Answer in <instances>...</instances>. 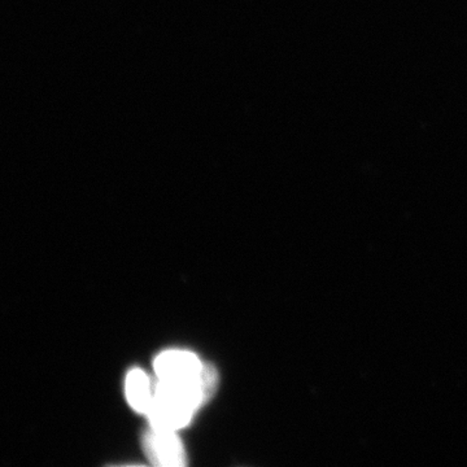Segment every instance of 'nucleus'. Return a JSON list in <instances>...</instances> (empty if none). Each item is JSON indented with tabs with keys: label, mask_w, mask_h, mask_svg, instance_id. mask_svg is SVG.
Instances as JSON below:
<instances>
[{
	"label": "nucleus",
	"mask_w": 467,
	"mask_h": 467,
	"mask_svg": "<svg viewBox=\"0 0 467 467\" xmlns=\"http://www.w3.org/2000/svg\"><path fill=\"white\" fill-rule=\"evenodd\" d=\"M153 367L159 380H184L201 376L205 364H202L195 353L171 349L159 355Z\"/></svg>",
	"instance_id": "3"
},
{
	"label": "nucleus",
	"mask_w": 467,
	"mask_h": 467,
	"mask_svg": "<svg viewBox=\"0 0 467 467\" xmlns=\"http://www.w3.org/2000/svg\"><path fill=\"white\" fill-rule=\"evenodd\" d=\"M126 399L129 404L140 413L149 414L152 407L155 389L152 391L150 378L140 368L129 371L125 382Z\"/></svg>",
	"instance_id": "4"
},
{
	"label": "nucleus",
	"mask_w": 467,
	"mask_h": 467,
	"mask_svg": "<svg viewBox=\"0 0 467 467\" xmlns=\"http://www.w3.org/2000/svg\"><path fill=\"white\" fill-rule=\"evenodd\" d=\"M143 450L150 463L161 467L186 466L187 456L182 441L175 431L150 426L143 436Z\"/></svg>",
	"instance_id": "2"
},
{
	"label": "nucleus",
	"mask_w": 467,
	"mask_h": 467,
	"mask_svg": "<svg viewBox=\"0 0 467 467\" xmlns=\"http://www.w3.org/2000/svg\"><path fill=\"white\" fill-rule=\"evenodd\" d=\"M217 371L205 364L201 376L184 380H159L150 407V426L177 431L189 425L198 410L217 389Z\"/></svg>",
	"instance_id": "1"
}]
</instances>
